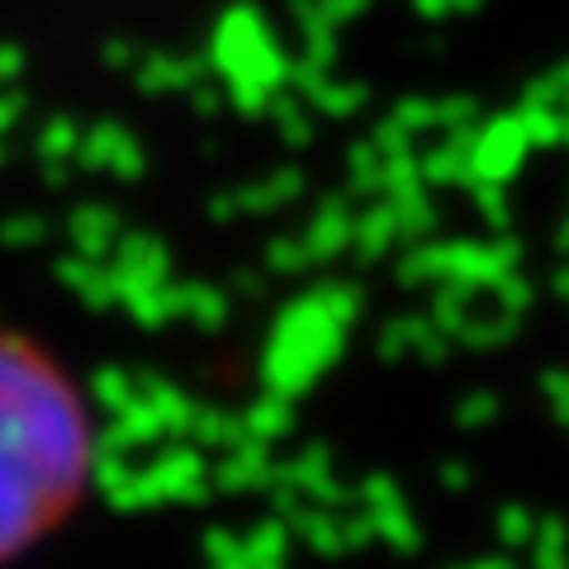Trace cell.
<instances>
[{"instance_id": "6da1fadb", "label": "cell", "mask_w": 569, "mask_h": 569, "mask_svg": "<svg viewBox=\"0 0 569 569\" xmlns=\"http://www.w3.org/2000/svg\"><path fill=\"white\" fill-rule=\"evenodd\" d=\"M86 475L81 403L29 347L0 337V556H14Z\"/></svg>"}, {"instance_id": "7a4b0ae2", "label": "cell", "mask_w": 569, "mask_h": 569, "mask_svg": "<svg viewBox=\"0 0 569 569\" xmlns=\"http://www.w3.org/2000/svg\"><path fill=\"white\" fill-rule=\"evenodd\" d=\"M332 356V323L318 299H299V305L280 318L271 356H266V380H271V395L295 399L305 385H313L318 366Z\"/></svg>"}, {"instance_id": "3957f363", "label": "cell", "mask_w": 569, "mask_h": 569, "mask_svg": "<svg viewBox=\"0 0 569 569\" xmlns=\"http://www.w3.org/2000/svg\"><path fill=\"white\" fill-rule=\"evenodd\" d=\"M200 479H204V460L194 451H167L162 460L142 466V485H148V503L162 498H200Z\"/></svg>"}, {"instance_id": "277c9868", "label": "cell", "mask_w": 569, "mask_h": 569, "mask_svg": "<svg viewBox=\"0 0 569 569\" xmlns=\"http://www.w3.org/2000/svg\"><path fill=\"white\" fill-rule=\"evenodd\" d=\"M271 475L276 470H271V460H266V447L242 441V447H233V456L219 466V485L223 489H261Z\"/></svg>"}, {"instance_id": "5b68a950", "label": "cell", "mask_w": 569, "mask_h": 569, "mask_svg": "<svg viewBox=\"0 0 569 569\" xmlns=\"http://www.w3.org/2000/svg\"><path fill=\"white\" fill-rule=\"evenodd\" d=\"M62 280L71 284V290H81L86 305H119V280L110 266H91V261H62Z\"/></svg>"}, {"instance_id": "8992f818", "label": "cell", "mask_w": 569, "mask_h": 569, "mask_svg": "<svg viewBox=\"0 0 569 569\" xmlns=\"http://www.w3.org/2000/svg\"><path fill=\"white\" fill-rule=\"evenodd\" d=\"M280 432H290V399L266 395L261 403H252V408L242 413V437H247V441H257V447L276 441Z\"/></svg>"}, {"instance_id": "52a82bcc", "label": "cell", "mask_w": 569, "mask_h": 569, "mask_svg": "<svg viewBox=\"0 0 569 569\" xmlns=\"http://www.w3.org/2000/svg\"><path fill=\"white\" fill-rule=\"evenodd\" d=\"M176 305H181L186 318L204 328H219L228 318V299L219 290H209V284H176Z\"/></svg>"}, {"instance_id": "ba28073f", "label": "cell", "mask_w": 569, "mask_h": 569, "mask_svg": "<svg viewBox=\"0 0 569 569\" xmlns=\"http://www.w3.org/2000/svg\"><path fill=\"white\" fill-rule=\"evenodd\" d=\"M284 541H290L284 522H261L257 537L242 546L247 569H284Z\"/></svg>"}, {"instance_id": "9c48e42d", "label": "cell", "mask_w": 569, "mask_h": 569, "mask_svg": "<svg viewBox=\"0 0 569 569\" xmlns=\"http://www.w3.org/2000/svg\"><path fill=\"white\" fill-rule=\"evenodd\" d=\"M96 399L110 408V418H114V413H123V408L138 403V385L123 376V370H100L96 376Z\"/></svg>"}]
</instances>
